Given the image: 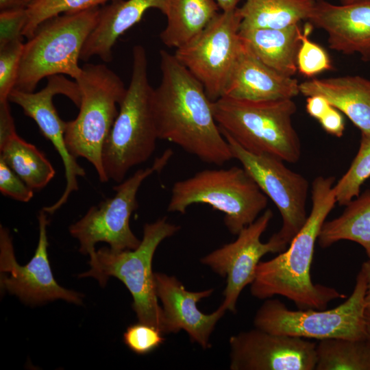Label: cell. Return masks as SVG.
I'll return each instance as SVG.
<instances>
[{"label": "cell", "instance_id": "obj_32", "mask_svg": "<svg viewBox=\"0 0 370 370\" xmlns=\"http://www.w3.org/2000/svg\"><path fill=\"white\" fill-rule=\"evenodd\" d=\"M163 334L158 328L138 321L127 328L123 339L131 351L144 355L153 352L164 343Z\"/></svg>", "mask_w": 370, "mask_h": 370}, {"label": "cell", "instance_id": "obj_2", "mask_svg": "<svg viewBox=\"0 0 370 370\" xmlns=\"http://www.w3.org/2000/svg\"><path fill=\"white\" fill-rule=\"evenodd\" d=\"M335 178L318 176L312 184V208L306 221L289 247L275 258L260 261L250 284L252 296L260 299L286 297L299 310H324L334 299L345 295L336 288L314 284L310 267L316 241L325 219L336 203Z\"/></svg>", "mask_w": 370, "mask_h": 370}, {"label": "cell", "instance_id": "obj_1", "mask_svg": "<svg viewBox=\"0 0 370 370\" xmlns=\"http://www.w3.org/2000/svg\"><path fill=\"white\" fill-rule=\"evenodd\" d=\"M160 58L161 80L153 93L158 138L205 163L223 166L233 156L204 87L174 54L161 50Z\"/></svg>", "mask_w": 370, "mask_h": 370}, {"label": "cell", "instance_id": "obj_7", "mask_svg": "<svg viewBox=\"0 0 370 370\" xmlns=\"http://www.w3.org/2000/svg\"><path fill=\"white\" fill-rule=\"evenodd\" d=\"M197 204L223 212L225 227L237 235L256 221L268 199L243 166H234L204 169L173 184L168 212L185 214L190 206Z\"/></svg>", "mask_w": 370, "mask_h": 370}, {"label": "cell", "instance_id": "obj_3", "mask_svg": "<svg viewBox=\"0 0 370 370\" xmlns=\"http://www.w3.org/2000/svg\"><path fill=\"white\" fill-rule=\"evenodd\" d=\"M130 83L103 145L102 163L109 181L120 183L134 166L153 153L158 138L153 110V88L148 79L147 53L142 45L132 51Z\"/></svg>", "mask_w": 370, "mask_h": 370}, {"label": "cell", "instance_id": "obj_9", "mask_svg": "<svg viewBox=\"0 0 370 370\" xmlns=\"http://www.w3.org/2000/svg\"><path fill=\"white\" fill-rule=\"evenodd\" d=\"M367 280L360 270L351 295L330 310H292L278 299H266L254 318L255 328L273 334L323 340H367Z\"/></svg>", "mask_w": 370, "mask_h": 370}, {"label": "cell", "instance_id": "obj_31", "mask_svg": "<svg viewBox=\"0 0 370 370\" xmlns=\"http://www.w3.org/2000/svg\"><path fill=\"white\" fill-rule=\"evenodd\" d=\"M24 43L17 41L0 48V101H9L15 88Z\"/></svg>", "mask_w": 370, "mask_h": 370}, {"label": "cell", "instance_id": "obj_8", "mask_svg": "<svg viewBox=\"0 0 370 370\" xmlns=\"http://www.w3.org/2000/svg\"><path fill=\"white\" fill-rule=\"evenodd\" d=\"M81 92L77 117L66 122L64 139L69 152L86 159L101 182L108 181L102 151L126 88L118 75L103 64H85L75 79Z\"/></svg>", "mask_w": 370, "mask_h": 370}, {"label": "cell", "instance_id": "obj_13", "mask_svg": "<svg viewBox=\"0 0 370 370\" xmlns=\"http://www.w3.org/2000/svg\"><path fill=\"white\" fill-rule=\"evenodd\" d=\"M39 237L35 253L25 265L19 264L14 255L9 230L0 226V286L27 304H39L64 299L75 304L82 303V295L61 286L55 280L48 257L47 227L49 220L42 210L38 217Z\"/></svg>", "mask_w": 370, "mask_h": 370}, {"label": "cell", "instance_id": "obj_33", "mask_svg": "<svg viewBox=\"0 0 370 370\" xmlns=\"http://www.w3.org/2000/svg\"><path fill=\"white\" fill-rule=\"evenodd\" d=\"M27 21V9L0 11V48L12 42L22 41Z\"/></svg>", "mask_w": 370, "mask_h": 370}, {"label": "cell", "instance_id": "obj_19", "mask_svg": "<svg viewBox=\"0 0 370 370\" xmlns=\"http://www.w3.org/2000/svg\"><path fill=\"white\" fill-rule=\"evenodd\" d=\"M299 93V83L296 79L269 67L243 43L223 96L264 101L293 99Z\"/></svg>", "mask_w": 370, "mask_h": 370}, {"label": "cell", "instance_id": "obj_37", "mask_svg": "<svg viewBox=\"0 0 370 370\" xmlns=\"http://www.w3.org/2000/svg\"><path fill=\"white\" fill-rule=\"evenodd\" d=\"M331 105L322 96L307 97L306 109L308 114L318 121L327 112Z\"/></svg>", "mask_w": 370, "mask_h": 370}, {"label": "cell", "instance_id": "obj_10", "mask_svg": "<svg viewBox=\"0 0 370 370\" xmlns=\"http://www.w3.org/2000/svg\"><path fill=\"white\" fill-rule=\"evenodd\" d=\"M173 154L166 149L152 165L137 170L132 176L114 187L112 197L90 207L79 220L70 225V234L79 243V251L90 256L99 242L116 251L135 249L140 243L130 226L132 212L138 208L137 193L143 181L154 173H160Z\"/></svg>", "mask_w": 370, "mask_h": 370}, {"label": "cell", "instance_id": "obj_27", "mask_svg": "<svg viewBox=\"0 0 370 370\" xmlns=\"http://www.w3.org/2000/svg\"><path fill=\"white\" fill-rule=\"evenodd\" d=\"M316 370H370L367 340L323 339L316 345Z\"/></svg>", "mask_w": 370, "mask_h": 370}, {"label": "cell", "instance_id": "obj_40", "mask_svg": "<svg viewBox=\"0 0 370 370\" xmlns=\"http://www.w3.org/2000/svg\"><path fill=\"white\" fill-rule=\"evenodd\" d=\"M222 11H230L238 8L241 0H215Z\"/></svg>", "mask_w": 370, "mask_h": 370}, {"label": "cell", "instance_id": "obj_23", "mask_svg": "<svg viewBox=\"0 0 370 370\" xmlns=\"http://www.w3.org/2000/svg\"><path fill=\"white\" fill-rule=\"evenodd\" d=\"M215 0H167V23L160 37L169 48L179 49L195 38L219 13Z\"/></svg>", "mask_w": 370, "mask_h": 370}, {"label": "cell", "instance_id": "obj_34", "mask_svg": "<svg viewBox=\"0 0 370 370\" xmlns=\"http://www.w3.org/2000/svg\"><path fill=\"white\" fill-rule=\"evenodd\" d=\"M0 192L5 196L21 202H28L34 196V190L29 187L1 158Z\"/></svg>", "mask_w": 370, "mask_h": 370}, {"label": "cell", "instance_id": "obj_35", "mask_svg": "<svg viewBox=\"0 0 370 370\" xmlns=\"http://www.w3.org/2000/svg\"><path fill=\"white\" fill-rule=\"evenodd\" d=\"M322 128L328 134L341 137L345 130V121L341 112L330 106L327 112L319 120Z\"/></svg>", "mask_w": 370, "mask_h": 370}, {"label": "cell", "instance_id": "obj_22", "mask_svg": "<svg viewBox=\"0 0 370 370\" xmlns=\"http://www.w3.org/2000/svg\"><path fill=\"white\" fill-rule=\"evenodd\" d=\"M301 32L299 24H297L282 29L240 28L239 36L245 46L262 63L293 77L297 71Z\"/></svg>", "mask_w": 370, "mask_h": 370}, {"label": "cell", "instance_id": "obj_25", "mask_svg": "<svg viewBox=\"0 0 370 370\" xmlns=\"http://www.w3.org/2000/svg\"><path fill=\"white\" fill-rule=\"evenodd\" d=\"M343 240L362 246L370 261V189L345 205L340 216L323 224L318 237L321 247Z\"/></svg>", "mask_w": 370, "mask_h": 370}, {"label": "cell", "instance_id": "obj_36", "mask_svg": "<svg viewBox=\"0 0 370 370\" xmlns=\"http://www.w3.org/2000/svg\"><path fill=\"white\" fill-rule=\"evenodd\" d=\"M9 102V101H0V140L16 132Z\"/></svg>", "mask_w": 370, "mask_h": 370}, {"label": "cell", "instance_id": "obj_16", "mask_svg": "<svg viewBox=\"0 0 370 370\" xmlns=\"http://www.w3.org/2000/svg\"><path fill=\"white\" fill-rule=\"evenodd\" d=\"M231 370H314L316 345L309 339L258 328L229 339Z\"/></svg>", "mask_w": 370, "mask_h": 370}, {"label": "cell", "instance_id": "obj_14", "mask_svg": "<svg viewBox=\"0 0 370 370\" xmlns=\"http://www.w3.org/2000/svg\"><path fill=\"white\" fill-rule=\"evenodd\" d=\"M47 79V85L38 92L14 88L8 100L19 106L24 114L36 122L42 136L53 144L62 160L66 181L64 191L53 205L42 208L47 213L53 214L67 201L72 192L78 190L77 177H84L86 172L67 148L64 139L66 122L60 119L53 101L56 95H63L78 107L81 101L79 85L63 75Z\"/></svg>", "mask_w": 370, "mask_h": 370}, {"label": "cell", "instance_id": "obj_17", "mask_svg": "<svg viewBox=\"0 0 370 370\" xmlns=\"http://www.w3.org/2000/svg\"><path fill=\"white\" fill-rule=\"evenodd\" d=\"M156 292L162 304L164 334L185 331L192 342L210 347V337L226 310L220 306L210 314L199 310L197 303L210 297L213 288L190 291L175 276L154 273Z\"/></svg>", "mask_w": 370, "mask_h": 370}, {"label": "cell", "instance_id": "obj_6", "mask_svg": "<svg viewBox=\"0 0 370 370\" xmlns=\"http://www.w3.org/2000/svg\"><path fill=\"white\" fill-rule=\"evenodd\" d=\"M100 7L47 19L24 43L16 89L34 92L45 77L80 75L78 64L85 42L98 21Z\"/></svg>", "mask_w": 370, "mask_h": 370}, {"label": "cell", "instance_id": "obj_20", "mask_svg": "<svg viewBox=\"0 0 370 370\" xmlns=\"http://www.w3.org/2000/svg\"><path fill=\"white\" fill-rule=\"evenodd\" d=\"M167 0H115L100 7L98 21L82 48L80 60L98 56L104 62L112 60L118 38L138 23L145 12L156 8L164 14Z\"/></svg>", "mask_w": 370, "mask_h": 370}, {"label": "cell", "instance_id": "obj_4", "mask_svg": "<svg viewBox=\"0 0 370 370\" xmlns=\"http://www.w3.org/2000/svg\"><path fill=\"white\" fill-rule=\"evenodd\" d=\"M215 120L249 152L289 163L301 156L299 136L293 124L297 106L292 99L255 101L223 96L212 101Z\"/></svg>", "mask_w": 370, "mask_h": 370}, {"label": "cell", "instance_id": "obj_26", "mask_svg": "<svg viewBox=\"0 0 370 370\" xmlns=\"http://www.w3.org/2000/svg\"><path fill=\"white\" fill-rule=\"evenodd\" d=\"M0 158L34 190L45 187L55 175L45 154L16 132L0 140Z\"/></svg>", "mask_w": 370, "mask_h": 370}, {"label": "cell", "instance_id": "obj_12", "mask_svg": "<svg viewBox=\"0 0 370 370\" xmlns=\"http://www.w3.org/2000/svg\"><path fill=\"white\" fill-rule=\"evenodd\" d=\"M222 134L229 144L233 158L241 162L260 190L278 209L282 225L275 234L287 247L308 217L306 205L308 181L301 174L289 169L283 160L249 152L229 135Z\"/></svg>", "mask_w": 370, "mask_h": 370}, {"label": "cell", "instance_id": "obj_41", "mask_svg": "<svg viewBox=\"0 0 370 370\" xmlns=\"http://www.w3.org/2000/svg\"><path fill=\"white\" fill-rule=\"evenodd\" d=\"M366 331L367 341L370 344V312L366 310Z\"/></svg>", "mask_w": 370, "mask_h": 370}, {"label": "cell", "instance_id": "obj_42", "mask_svg": "<svg viewBox=\"0 0 370 370\" xmlns=\"http://www.w3.org/2000/svg\"><path fill=\"white\" fill-rule=\"evenodd\" d=\"M341 4H347L357 0H339Z\"/></svg>", "mask_w": 370, "mask_h": 370}, {"label": "cell", "instance_id": "obj_24", "mask_svg": "<svg viewBox=\"0 0 370 370\" xmlns=\"http://www.w3.org/2000/svg\"><path fill=\"white\" fill-rule=\"evenodd\" d=\"M315 0H245L241 29H282L309 19Z\"/></svg>", "mask_w": 370, "mask_h": 370}, {"label": "cell", "instance_id": "obj_11", "mask_svg": "<svg viewBox=\"0 0 370 370\" xmlns=\"http://www.w3.org/2000/svg\"><path fill=\"white\" fill-rule=\"evenodd\" d=\"M238 8L219 12L200 34L174 53L203 85L212 101L223 96L243 48Z\"/></svg>", "mask_w": 370, "mask_h": 370}, {"label": "cell", "instance_id": "obj_21", "mask_svg": "<svg viewBox=\"0 0 370 370\" xmlns=\"http://www.w3.org/2000/svg\"><path fill=\"white\" fill-rule=\"evenodd\" d=\"M305 97L320 95L345 114L363 134H370V80L359 75L313 78L299 84Z\"/></svg>", "mask_w": 370, "mask_h": 370}, {"label": "cell", "instance_id": "obj_28", "mask_svg": "<svg viewBox=\"0 0 370 370\" xmlns=\"http://www.w3.org/2000/svg\"><path fill=\"white\" fill-rule=\"evenodd\" d=\"M370 177V134L361 133L357 154L347 171L334 185L336 203L347 205L360 195L361 186Z\"/></svg>", "mask_w": 370, "mask_h": 370}, {"label": "cell", "instance_id": "obj_38", "mask_svg": "<svg viewBox=\"0 0 370 370\" xmlns=\"http://www.w3.org/2000/svg\"><path fill=\"white\" fill-rule=\"evenodd\" d=\"M36 0H0V11L10 9H27Z\"/></svg>", "mask_w": 370, "mask_h": 370}, {"label": "cell", "instance_id": "obj_39", "mask_svg": "<svg viewBox=\"0 0 370 370\" xmlns=\"http://www.w3.org/2000/svg\"><path fill=\"white\" fill-rule=\"evenodd\" d=\"M360 270L364 273L367 280L365 305L366 310L370 312V261L363 262Z\"/></svg>", "mask_w": 370, "mask_h": 370}, {"label": "cell", "instance_id": "obj_15", "mask_svg": "<svg viewBox=\"0 0 370 370\" xmlns=\"http://www.w3.org/2000/svg\"><path fill=\"white\" fill-rule=\"evenodd\" d=\"M273 216L271 210L267 209L255 221L244 227L234 241L200 259L201 264L226 278L221 305L226 311L236 312L238 299L243 288L254 281L261 258L269 253L282 252L287 248L275 234L266 243L260 240Z\"/></svg>", "mask_w": 370, "mask_h": 370}, {"label": "cell", "instance_id": "obj_30", "mask_svg": "<svg viewBox=\"0 0 370 370\" xmlns=\"http://www.w3.org/2000/svg\"><path fill=\"white\" fill-rule=\"evenodd\" d=\"M313 25L308 21L300 34L301 43L297 55V71L303 75L312 77L330 70L332 64L326 51L309 39Z\"/></svg>", "mask_w": 370, "mask_h": 370}, {"label": "cell", "instance_id": "obj_5", "mask_svg": "<svg viewBox=\"0 0 370 370\" xmlns=\"http://www.w3.org/2000/svg\"><path fill=\"white\" fill-rule=\"evenodd\" d=\"M180 229L166 217L143 226V236L135 249L122 251L102 247L89 256L90 269L79 278L91 277L105 286L110 277L127 287L133 298L132 308L138 321L164 330L163 313L156 292L152 260L159 245Z\"/></svg>", "mask_w": 370, "mask_h": 370}, {"label": "cell", "instance_id": "obj_29", "mask_svg": "<svg viewBox=\"0 0 370 370\" xmlns=\"http://www.w3.org/2000/svg\"><path fill=\"white\" fill-rule=\"evenodd\" d=\"M115 0H36L27 10V21L23 35L31 38L44 21L58 15L99 7Z\"/></svg>", "mask_w": 370, "mask_h": 370}, {"label": "cell", "instance_id": "obj_18", "mask_svg": "<svg viewBox=\"0 0 370 370\" xmlns=\"http://www.w3.org/2000/svg\"><path fill=\"white\" fill-rule=\"evenodd\" d=\"M308 21L326 32L330 49L370 60V0L340 5L315 0Z\"/></svg>", "mask_w": 370, "mask_h": 370}]
</instances>
